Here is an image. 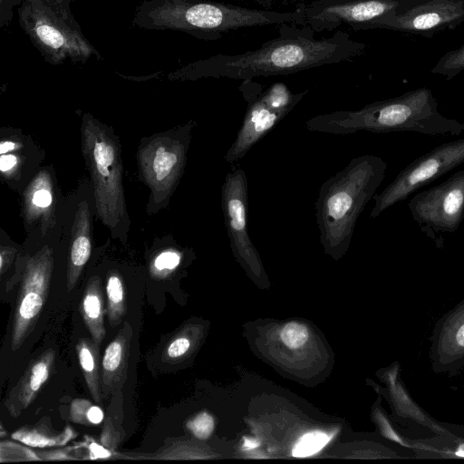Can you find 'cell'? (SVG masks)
Returning <instances> with one entry per match:
<instances>
[{"label":"cell","mask_w":464,"mask_h":464,"mask_svg":"<svg viewBox=\"0 0 464 464\" xmlns=\"http://www.w3.org/2000/svg\"><path fill=\"white\" fill-rule=\"evenodd\" d=\"M307 328L298 323H289L285 325L281 332V338L284 343L290 348L301 347L308 339Z\"/></svg>","instance_id":"27"},{"label":"cell","mask_w":464,"mask_h":464,"mask_svg":"<svg viewBox=\"0 0 464 464\" xmlns=\"http://www.w3.org/2000/svg\"><path fill=\"white\" fill-rule=\"evenodd\" d=\"M464 22V0H420L401 14L380 20L374 29L431 37Z\"/></svg>","instance_id":"13"},{"label":"cell","mask_w":464,"mask_h":464,"mask_svg":"<svg viewBox=\"0 0 464 464\" xmlns=\"http://www.w3.org/2000/svg\"><path fill=\"white\" fill-rule=\"evenodd\" d=\"M181 261V254L176 250H165L159 254L151 266L152 275L163 277L174 271Z\"/></svg>","instance_id":"26"},{"label":"cell","mask_w":464,"mask_h":464,"mask_svg":"<svg viewBox=\"0 0 464 464\" xmlns=\"http://www.w3.org/2000/svg\"><path fill=\"white\" fill-rule=\"evenodd\" d=\"M331 436L321 430H314L302 436L293 448L292 454L296 458L309 457L321 450L330 440Z\"/></svg>","instance_id":"25"},{"label":"cell","mask_w":464,"mask_h":464,"mask_svg":"<svg viewBox=\"0 0 464 464\" xmlns=\"http://www.w3.org/2000/svg\"><path fill=\"white\" fill-rule=\"evenodd\" d=\"M239 91L247 107L236 139L225 155L226 162L231 165L275 128L308 92L293 93L283 82L264 88L252 80L242 81Z\"/></svg>","instance_id":"6"},{"label":"cell","mask_w":464,"mask_h":464,"mask_svg":"<svg viewBox=\"0 0 464 464\" xmlns=\"http://www.w3.org/2000/svg\"><path fill=\"white\" fill-rule=\"evenodd\" d=\"M18 17L34 45L53 64L85 63L93 55L101 57L77 23L64 19L44 0H22Z\"/></svg>","instance_id":"5"},{"label":"cell","mask_w":464,"mask_h":464,"mask_svg":"<svg viewBox=\"0 0 464 464\" xmlns=\"http://www.w3.org/2000/svg\"><path fill=\"white\" fill-rule=\"evenodd\" d=\"M315 34L306 26L282 24L278 35L257 49L199 60L186 66L182 73L190 79L213 77L241 81L286 75L352 61L362 55L367 47L343 30L325 38H316Z\"/></svg>","instance_id":"1"},{"label":"cell","mask_w":464,"mask_h":464,"mask_svg":"<svg viewBox=\"0 0 464 464\" xmlns=\"http://www.w3.org/2000/svg\"><path fill=\"white\" fill-rule=\"evenodd\" d=\"M420 0H312L295 11L294 24L316 34L346 26L352 30L374 29L390 15L401 14Z\"/></svg>","instance_id":"7"},{"label":"cell","mask_w":464,"mask_h":464,"mask_svg":"<svg viewBox=\"0 0 464 464\" xmlns=\"http://www.w3.org/2000/svg\"><path fill=\"white\" fill-rule=\"evenodd\" d=\"M463 163L464 138L433 148L411 162L382 192L373 196L370 218H378L390 207Z\"/></svg>","instance_id":"9"},{"label":"cell","mask_w":464,"mask_h":464,"mask_svg":"<svg viewBox=\"0 0 464 464\" xmlns=\"http://www.w3.org/2000/svg\"><path fill=\"white\" fill-rule=\"evenodd\" d=\"M186 141L188 136L170 142L158 141L147 150L143 156L146 177L157 188L172 185L179 175L186 156Z\"/></svg>","instance_id":"16"},{"label":"cell","mask_w":464,"mask_h":464,"mask_svg":"<svg viewBox=\"0 0 464 464\" xmlns=\"http://www.w3.org/2000/svg\"><path fill=\"white\" fill-rule=\"evenodd\" d=\"M408 207L420 231L438 248H443V234L457 231L464 218V169L428 190L416 193Z\"/></svg>","instance_id":"8"},{"label":"cell","mask_w":464,"mask_h":464,"mask_svg":"<svg viewBox=\"0 0 464 464\" xmlns=\"http://www.w3.org/2000/svg\"><path fill=\"white\" fill-rule=\"evenodd\" d=\"M100 345L92 338H80L76 344L78 361L87 388L99 405L104 400L100 375Z\"/></svg>","instance_id":"20"},{"label":"cell","mask_w":464,"mask_h":464,"mask_svg":"<svg viewBox=\"0 0 464 464\" xmlns=\"http://www.w3.org/2000/svg\"><path fill=\"white\" fill-rule=\"evenodd\" d=\"M310 131L347 135L411 131L430 136H457L464 122L443 116L430 89L420 87L401 95L369 103L357 111H337L309 119Z\"/></svg>","instance_id":"2"},{"label":"cell","mask_w":464,"mask_h":464,"mask_svg":"<svg viewBox=\"0 0 464 464\" xmlns=\"http://www.w3.org/2000/svg\"><path fill=\"white\" fill-rule=\"evenodd\" d=\"M225 226L235 256L251 270H259L258 253L247 229L248 185L244 169L227 172L221 188Z\"/></svg>","instance_id":"12"},{"label":"cell","mask_w":464,"mask_h":464,"mask_svg":"<svg viewBox=\"0 0 464 464\" xmlns=\"http://www.w3.org/2000/svg\"><path fill=\"white\" fill-rule=\"evenodd\" d=\"M132 329L128 322L106 347L102 361L101 385L103 399L121 390L127 378Z\"/></svg>","instance_id":"17"},{"label":"cell","mask_w":464,"mask_h":464,"mask_svg":"<svg viewBox=\"0 0 464 464\" xmlns=\"http://www.w3.org/2000/svg\"><path fill=\"white\" fill-rule=\"evenodd\" d=\"M74 436L71 429L57 431L49 420L42 419L34 425L24 426L13 433L12 437L32 447L44 448L67 443Z\"/></svg>","instance_id":"21"},{"label":"cell","mask_w":464,"mask_h":464,"mask_svg":"<svg viewBox=\"0 0 464 464\" xmlns=\"http://www.w3.org/2000/svg\"><path fill=\"white\" fill-rule=\"evenodd\" d=\"M84 150L94 179L98 210L103 219L116 221L122 213L121 166L113 142L98 128L84 132Z\"/></svg>","instance_id":"10"},{"label":"cell","mask_w":464,"mask_h":464,"mask_svg":"<svg viewBox=\"0 0 464 464\" xmlns=\"http://www.w3.org/2000/svg\"><path fill=\"white\" fill-rule=\"evenodd\" d=\"M80 312L92 338L101 344L106 331L103 323L104 299L100 277L92 276L88 281L80 304Z\"/></svg>","instance_id":"18"},{"label":"cell","mask_w":464,"mask_h":464,"mask_svg":"<svg viewBox=\"0 0 464 464\" xmlns=\"http://www.w3.org/2000/svg\"><path fill=\"white\" fill-rule=\"evenodd\" d=\"M295 16V11L254 9L208 0H145L132 23L140 28L181 31L213 41L243 28L294 24Z\"/></svg>","instance_id":"4"},{"label":"cell","mask_w":464,"mask_h":464,"mask_svg":"<svg viewBox=\"0 0 464 464\" xmlns=\"http://www.w3.org/2000/svg\"><path fill=\"white\" fill-rule=\"evenodd\" d=\"M464 72V43L458 48L443 54L432 67V74L451 80Z\"/></svg>","instance_id":"23"},{"label":"cell","mask_w":464,"mask_h":464,"mask_svg":"<svg viewBox=\"0 0 464 464\" xmlns=\"http://www.w3.org/2000/svg\"><path fill=\"white\" fill-rule=\"evenodd\" d=\"M77 228L71 246L67 269V288L75 286L83 266L89 260L92 245L89 234V218L86 210H82L76 222Z\"/></svg>","instance_id":"19"},{"label":"cell","mask_w":464,"mask_h":464,"mask_svg":"<svg viewBox=\"0 0 464 464\" xmlns=\"http://www.w3.org/2000/svg\"><path fill=\"white\" fill-rule=\"evenodd\" d=\"M52 199L50 190L43 185L35 187L31 197L32 204L41 209L48 208L52 203Z\"/></svg>","instance_id":"29"},{"label":"cell","mask_w":464,"mask_h":464,"mask_svg":"<svg viewBox=\"0 0 464 464\" xmlns=\"http://www.w3.org/2000/svg\"><path fill=\"white\" fill-rule=\"evenodd\" d=\"M107 315L112 327L119 325L126 314L125 288L122 277L111 271L106 281Z\"/></svg>","instance_id":"22"},{"label":"cell","mask_w":464,"mask_h":464,"mask_svg":"<svg viewBox=\"0 0 464 464\" xmlns=\"http://www.w3.org/2000/svg\"><path fill=\"white\" fill-rule=\"evenodd\" d=\"M387 163L379 156L353 158L320 187L314 204L324 251L340 256L348 249L357 219L385 178Z\"/></svg>","instance_id":"3"},{"label":"cell","mask_w":464,"mask_h":464,"mask_svg":"<svg viewBox=\"0 0 464 464\" xmlns=\"http://www.w3.org/2000/svg\"><path fill=\"white\" fill-rule=\"evenodd\" d=\"M258 444H259V443H258V441H256V440H251V439L247 440V439H245V444H244L245 448H247V449H253V448H255V447L258 446Z\"/></svg>","instance_id":"33"},{"label":"cell","mask_w":464,"mask_h":464,"mask_svg":"<svg viewBox=\"0 0 464 464\" xmlns=\"http://www.w3.org/2000/svg\"><path fill=\"white\" fill-rule=\"evenodd\" d=\"M16 148V144L12 141H3L0 145V153L4 155L5 153L14 150Z\"/></svg>","instance_id":"32"},{"label":"cell","mask_w":464,"mask_h":464,"mask_svg":"<svg viewBox=\"0 0 464 464\" xmlns=\"http://www.w3.org/2000/svg\"><path fill=\"white\" fill-rule=\"evenodd\" d=\"M430 340L435 372L453 375L464 367V299L436 323Z\"/></svg>","instance_id":"14"},{"label":"cell","mask_w":464,"mask_h":464,"mask_svg":"<svg viewBox=\"0 0 464 464\" xmlns=\"http://www.w3.org/2000/svg\"><path fill=\"white\" fill-rule=\"evenodd\" d=\"M187 428L198 440H207L213 431L214 420L208 412H201L187 422Z\"/></svg>","instance_id":"28"},{"label":"cell","mask_w":464,"mask_h":464,"mask_svg":"<svg viewBox=\"0 0 464 464\" xmlns=\"http://www.w3.org/2000/svg\"><path fill=\"white\" fill-rule=\"evenodd\" d=\"M104 418L103 411L98 405H93L85 399H75L70 407L72 421L85 426L100 424Z\"/></svg>","instance_id":"24"},{"label":"cell","mask_w":464,"mask_h":464,"mask_svg":"<svg viewBox=\"0 0 464 464\" xmlns=\"http://www.w3.org/2000/svg\"><path fill=\"white\" fill-rule=\"evenodd\" d=\"M17 160L15 156L12 154L2 155L0 159V169L2 172L11 170L16 164Z\"/></svg>","instance_id":"31"},{"label":"cell","mask_w":464,"mask_h":464,"mask_svg":"<svg viewBox=\"0 0 464 464\" xmlns=\"http://www.w3.org/2000/svg\"><path fill=\"white\" fill-rule=\"evenodd\" d=\"M53 271L52 254L43 249L30 258L14 305L11 348L18 350L32 333L47 298Z\"/></svg>","instance_id":"11"},{"label":"cell","mask_w":464,"mask_h":464,"mask_svg":"<svg viewBox=\"0 0 464 464\" xmlns=\"http://www.w3.org/2000/svg\"><path fill=\"white\" fill-rule=\"evenodd\" d=\"M49 5L56 13L62 15L64 19L76 23L69 10V4L72 0H44ZM73 1V0H72Z\"/></svg>","instance_id":"30"},{"label":"cell","mask_w":464,"mask_h":464,"mask_svg":"<svg viewBox=\"0 0 464 464\" xmlns=\"http://www.w3.org/2000/svg\"><path fill=\"white\" fill-rule=\"evenodd\" d=\"M54 360L55 352L50 348L30 362L5 401L4 405L10 416L18 417L36 399L50 377Z\"/></svg>","instance_id":"15"}]
</instances>
